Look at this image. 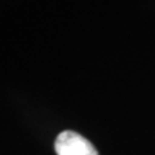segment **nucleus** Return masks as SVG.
I'll list each match as a JSON object with an SVG mask.
<instances>
[{
    "mask_svg": "<svg viewBox=\"0 0 155 155\" xmlns=\"http://www.w3.org/2000/svg\"><path fill=\"white\" fill-rule=\"evenodd\" d=\"M57 155H98L96 147L81 134L65 130L58 134L54 142Z\"/></svg>",
    "mask_w": 155,
    "mask_h": 155,
    "instance_id": "1",
    "label": "nucleus"
}]
</instances>
